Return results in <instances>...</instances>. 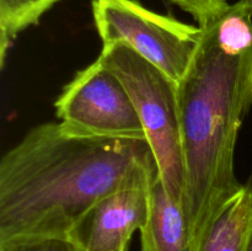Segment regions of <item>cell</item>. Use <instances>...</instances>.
<instances>
[{
  "mask_svg": "<svg viewBox=\"0 0 252 251\" xmlns=\"http://www.w3.org/2000/svg\"><path fill=\"white\" fill-rule=\"evenodd\" d=\"M199 27L198 46L177 83L185 208L194 243L216 211L244 186L234 157L252 107V11L239 0Z\"/></svg>",
  "mask_w": 252,
  "mask_h": 251,
  "instance_id": "7a4b0ae2",
  "label": "cell"
},
{
  "mask_svg": "<svg viewBox=\"0 0 252 251\" xmlns=\"http://www.w3.org/2000/svg\"><path fill=\"white\" fill-rule=\"evenodd\" d=\"M59 123L80 135L147 140L122 81L96 59L63 88L54 102Z\"/></svg>",
  "mask_w": 252,
  "mask_h": 251,
  "instance_id": "5b68a950",
  "label": "cell"
},
{
  "mask_svg": "<svg viewBox=\"0 0 252 251\" xmlns=\"http://www.w3.org/2000/svg\"><path fill=\"white\" fill-rule=\"evenodd\" d=\"M245 1H246V0H245ZM246 2H248L249 7H250V9H251V11H252V1H246Z\"/></svg>",
  "mask_w": 252,
  "mask_h": 251,
  "instance_id": "4fadbf2b",
  "label": "cell"
},
{
  "mask_svg": "<svg viewBox=\"0 0 252 251\" xmlns=\"http://www.w3.org/2000/svg\"><path fill=\"white\" fill-rule=\"evenodd\" d=\"M193 17L197 26H203L229 6L228 0H164Z\"/></svg>",
  "mask_w": 252,
  "mask_h": 251,
  "instance_id": "8fae6325",
  "label": "cell"
},
{
  "mask_svg": "<svg viewBox=\"0 0 252 251\" xmlns=\"http://www.w3.org/2000/svg\"><path fill=\"white\" fill-rule=\"evenodd\" d=\"M245 251H252V221H251V225H250V230H249V235H248V241H246Z\"/></svg>",
  "mask_w": 252,
  "mask_h": 251,
  "instance_id": "7c38bea8",
  "label": "cell"
},
{
  "mask_svg": "<svg viewBox=\"0 0 252 251\" xmlns=\"http://www.w3.org/2000/svg\"><path fill=\"white\" fill-rule=\"evenodd\" d=\"M150 184L123 187L101 198L69 236L83 251H128L133 234L147 219Z\"/></svg>",
  "mask_w": 252,
  "mask_h": 251,
  "instance_id": "8992f818",
  "label": "cell"
},
{
  "mask_svg": "<svg viewBox=\"0 0 252 251\" xmlns=\"http://www.w3.org/2000/svg\"><path fill=\"white\" fill-rule=\"evenodd\" d=\"M139 231L142 251H193L186 209L170 194L159 172L149 186L148 216Z\"/></svg>",
  "mask_w": 252,
  "mask_h": 251,
  "instance_id": "52a82bcc",
  "label": "cell"
},
{
  "mask_svg": "<svg viewBox=\"0 0 252 251\" xmlns=\"http://www.w3.org/2000/svg\"><path fill=\"white\" fill-rule=\"evenodd\" d=\"M0 251H83L69 235L16 236L0 240Z\"/></svg>",
  "mask_w": 252,
  "mask_h": 251,
  "instance_id": "30bf717a",
  "label": "cell"
},
{
  "mask_svg": "<svg viewBox=\"0 0 252 251\" xmlns=\"http://www.w3.org/2000/svg\"><path fill=\"white\" fill-rule=\"evenodd\" d=\"M252 221V186L244 185L211 218L193 251H245Z\"/></svg>",
  "mask_w": 252,
  "mask_h": 251,
  "instance_id": "ba28073f",
  "label": "cell"
},
{
  "mask_svg": "<svg viewBox=\"0 0 252 251\" xmlns=\"http://www.w3.org/2000/svg\"><path fill=\"white\" fill-rule=\"evenodd\" d=\"M97 58L127 89L157 161L160 179L170 194L185 207L186 171L177 81L126 44L102 46Z\"/></svg>",
  "mask_w": 252,
  "mask_h": 251,
  "instance_id": "3957f363",
  "label": "cell"
},
{
  "mask_svg": "<svg viewBox=\"0 0 252 251\" xmlns=\"http://www.w3.org/2000/svg\"><path fill=\"white\" fill-rule=\"evenodd\" d=\"M94 24L106 44L122 43L179 83L201 39L199 26L145 7L139 0H93Z\"/></svg>",
  "mask_w": 252,
  "mask_h": 251,
  "instance_id": "277c9868",
  "label": "cell"
},
{
  "mask_svg": "<svg viewBox=\"0 0 252 251\" xmlns=\"http://www.w3.org/2000/svg\"><path fill=\"white\" fill-rule=\"evenodd\" d=\"M246 1H252V0H246Z\"/></svg>",
  "mask_w": 252,
  "mask_h": 251,
  "instance_id": "5bb4252c",
  "label": "cell"
},
{
  "mask_svg": "<svg viewBox=\"0 0 252 251\" xmlns=\"http://www.w3.org/2000/svg\"><path fill=\"white\" fill-rule=\"evenodd\" d=\"M59 0H0V63L22 31L34 26Z\"/></svg>",
  "mask_w": 252,
  "mask_h": 251,
  "instance_id": "9c48e42d",
  "label": "cell"
},
{
  "mask_svg": "<svg viewBox=\"0 0 252 251\" xmlns=\"http://www.w3.org/2000/svg\"><path fill=\"white\" fill-rule=\"evenodd\" d=\"M147 140L80 135L34 126L0 160V240L69 235L97 201L158 175Z\"/></svg>",
  "mask_w": 252,
  "mask_h": 251,
  "instance_id": "6da1fadb",
  "label": "cell"
}]
</instances>
